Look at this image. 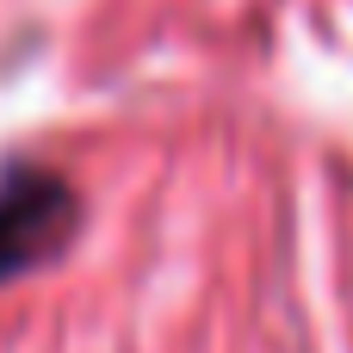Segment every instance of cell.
<instances>
[{
    "label": "cell",
    "instance_id": "6da1fadb",
    "mask_svg": "<svg viewBox=\"0 0 353 353\" xmlns=\"http://www.w3.org/2000/svg\"><path fill=\"white\" fill-rule=\"evenodd\" d=\"M62 211L68 199L50 174H12L0 186V279L50 248V236L62 230Z\"/></svg>",
    "mask_w": 353,
    "mask_h": 353
}]
</instances>
